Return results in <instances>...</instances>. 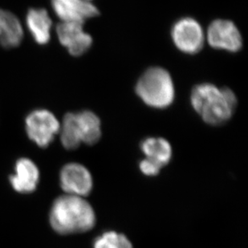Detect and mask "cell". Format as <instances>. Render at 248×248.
<instances>
[{
    "label": "cell",
    "instance_id": "6da1fadb",
    "mask_svg": "<svg viewBox=\"0 0 248 248\" xmlns=\"http://www.w3.org/2000/svg\"><path fill=\"white\" fill-rule=\"evenodd\" d=\"M50 223L61 234L89 232L96 224L91 205L81 197L64 195L56 199L50 211Z\"/></svg>",
    "mask_w": 248,
    "mask_h": 248
},
{
    "label": "cell",
    "instance_id": "7a4b0ae2",
    "mask_svg": "<svg viewBox=\"0 0 248 248\" xmlns=\"http://www.w3.org/2000/svg\"><path fill=\"white\" fill-rule=\"evenodd\" d=\"M191 105L204 122L218 125L232 117L237 99L230 89H219L212 84H199L191 93Z\"/></svg>",
    "mask_w": 248,
    "mask_h": 248
},
{
    "label": "cell",
    "instance_id": "3957f363",
    "mask_svg": "<svg viewBox=\"0 0 248 248\" xmlns=\"http://www.w3.org/2000/svg\"><path fill=\"white\" fill-rule=\"evenodd\" d=\"M101 137V120L94 112H68L63 117L61 140L67 150H75L81 142L94 145Z\"/></svg>",
    "mask_w": 248,
    "mask_h": 248
},
{
    "label": "cell",
    "instance_id": "277c9868",
    "mask_svg": "<svg viewBox=\"0 0 248 248\" xmlns=\"http://www.w3.org/2000/svg\"><path fill=\"white\" fill-rule=\"evenodd\" d=\"M136 92L138 96L153 108H167L174 99L172 78L166 69L158 67L148 69L140 77Z\"/></svg>",
    "mask_w": 248,
    "mask_h": 248
},
{
    "label": "cell",
    "instance_id": "5b68a950",
    "mask_svg": "<svg viewBox=\"0 0 248 248\" xmlns=\"http://www.w3.org/2000/svg\"><path fill=\"white\" fill-rule=\"evenodd\" d=\"M28 138L39 147L46 148L51 144L60 130V123L54 114L47 109H35L25 120Z\"/></svg>",
    "mask_w": 248,
    "mask_h": 248
},
{
    "label": "cell",
    "instance_id": "8992f818",
    "mask_svg": "<svg viewBox=\"0 0 248 248\" xmlns=\"http://www.w3.org/2000/svg\"><path fill=\"white\" fill-rule=\"evenodd\" d=\"M171 35L176 47L187 54H195L203 47V31L192 18L179 19L173 25Z\"/></svg>",
    "mask_w": 248,
    "mask_h": 248
},
{
    "label": "cell",
    "instance_id": "52a82bcc",
    "mask_svg": "<svg viewBox=\"0 0 248 248\" xmlns=\"http://www.w3.org/2000/svg\"><path fill=\"white\" fill-rule=\"evenodd\" d=\"M207 40L214 48L231 52H239L243 45L238 28L226 19H217L211 23L207 31Z\"/></svg>",
    "mask_w": 248,
    "mask_h": 248
},
{
    "label": "cell",
    "instance_id": "ba28073f",
    "mask_svg": "<svg viewBox=\"0 0 248 248\" xmlns=\"http://www.w3.org/2000/svg\"><path fill=\"white\" fill-rule=\"evenodd\" d=\"M61 188L71 195L82 197L90 194L93 182L86 167L78 163L65 165L60 173Z\"/></svg>",
    "mask_w": 248,
    "mask_h": 248
},
{
    "label": "cell",
    "instance_id": "9c48e42d",
    "mask_svg": "<svg viewBox=\"0 0 248 248\" xmlns=\"http://www.w3.org/2000/svg\"><path fill=\"white\" fill-rule=\"evenodd\" d=\"M61 45L73 56H82L93 45L91 35L83 30V24L78 22H62L56 28Z\"/></svg>",
    "mask_w": 248,
    "mask_h": 248
},
{
    "label": "cell",
    "instance_id": "30bf717a",
    "mask_svg": "<svg viewBox=\"0 0 248 248\" xmlns=\"http://www.w3.org/2000/svg\"><path fill=\"white\" fill-rule=\"evenodd\" d=\"M51 3L56 16L63 22L83 24L86 19L100 15L93 3L84 0H51Z\"/></svg>",
    "mask_w": 248,
    "mask_h": 248
},
{
    "label": "cell",
    "instance_id": "8fae6325",
    "mask_svg": "<svg viewBox=\"0 0 248 248\" xmlns=\"http://www.w3.org/2000/svg\"><path fill=\"white\" fill-rule=\"evenodd\" d=\"M40 179L37 166L28 158L17 161L15 166V174L10 177V183L16 191L23 194L35 191Z\"/></svg>",
    "mask_w": 248,
    "mask_h": 248
},
{
    "label": "cell",
    "instance_id": "7c38bea8",
    "mask_svg": "<svg viewBox=\"0 0 248 248\" xmlns=\"http://www.w3.org/2000/svg\"><path fill=\"white\" fill-rule=\"evenodd\" d=\"M27 27L38 45H45L51 37L52 19L43 8H31L26 17Z\"/></svg>",
    "mask_w": 248,
    "mask_h": 248
},
{
    "label": "cell",
    "instance_id": "4fadbf2b",
    "mask_svg": "<svg viewBox=\"0 0 248 248\" xmlns=\"http://www.w3.org/2000/svg\"><path fill=\"white\" fill-rule=\"evenodd\" d=\"M24 37L21 23L12 12L0 9V43L6 48L19 46Z\"/></svg>",
    "mask_w": 248,
    "mask_h": 248
},
{
    "label": "cell",
    "instance_id": "5bb4252c",
    "mask_svg": "<svg viewBox=\"0 0 248 248\" xmlns=\"http://www.w3.org/2000/svg\"><path fill=\"white\" fill-rule=\"evenodd\" d=\"M140 150L145 155V159L151 161L161 168L168 164L172 158L170 144L164 138H146L140 143Z\"/></svg>",
    "mask_w": 248,
    "mask_h": 248
},
{
    "label": "cell",
    "instance_id": "9a60e30c",
    "mask_svg": "<svg viewBox=\"0 0 248 248\" xmlns=\"http://www.w3.org/2000/svg\"><path fill=\"white\" fill-rule=\"evenodd\" d=\"M93 248H133V246L124 234L116 232H107L95 239Z\"/></svg>",
    "mask_w": 248,
    "mask_h": 248
},
{
    "label": "cell",
    "instance_id": "2e32d148",
    "mask_svg": "<svg viewBox=\"0 0 248 248\" xmlns=\"http://www.w3.org/2000/svg\"><path fill=\"white\" fill-rule=\"evenodd\" d=\"M140 170L144 174L147 176H155L157 175L161 170V167L155 164L151 161L147 159H144L140 162L139 165Z\"/></svg>",
    "mask_w": 248,
    "mask_h": 248
},
{
    "label": "cell",
    "instance_id": "e0dca14e",
    "mask_svg": "<svg viewBox=\"0 0 248 248\" xmlns=\"http://www.w3.org/2000/svg\"><path fill=\"white\" fill-rule=\"evenodd\" d=\"M84 1H88L89 2V0H84Z\"/></svg>",
    "mask_w": 248,
    "mask_h": 248
}]
</instances>
